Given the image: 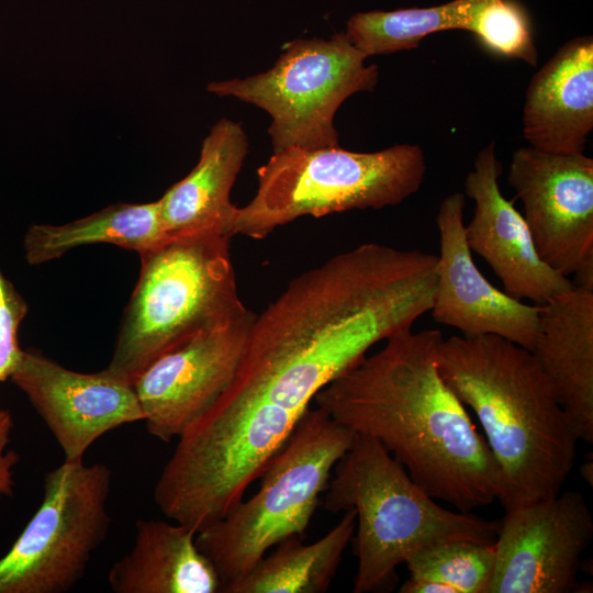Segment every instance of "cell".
Instances as JSON below:
<instances>
[{
  "label": "cell",
  "mask_w": 593,
  "mask_h": 593,
  "mask_svg": "<svg viewBox=\"0 0 593 593\" xmlns=\"http://www.w3.org/2000/svg\"><path fill=\"white\" fill-rule=\"evenodd\" d=\"M443 338L438 329L401 331L313 402L353 433L378 440L433 499L471 512L499 499L502 477L484 436L439 372Z\"/></svg>",
  "instance_id": "cell-1"
},
{
  "label": "cell",
  "mask_w": 593,
  "mask_h": 593,
  "mask_svg": "<svg viewBox=\"0 0 593 593\" xmlns=\"http://www.w3.org/2000/svg\"><path fill=\"white\" fill-rule=\"evenodd\" d=\"M437 363L482 426L505 512L558 494L579 439L533 353L494 335H454L440 342Z\"/></svg>",
  "instance_id": "cell-2"
},
{
  "label": "cell",
  "mask_w": 593,
  "mask_h": 593,
  "mask_svg": "<svg viewBox=\"0 0 593 593\" xmlns=\"http://www.w3.org/2000/svg\"><path fill=\"white\" fill-rule=\"evenodd\" d=\"M324 497L331 513H356L354 593L376 592L418 550L452 540L493 544L499 523L440 506L376 439L355 434Z\"/></svg>",
  "instance_id": "cell-3"
},
{
  "label": "cell",
  "mask_w": 593,
  "mask_h": 593,
  "mask_svg": "<svg viewBox=\"0 0 593 593\" xmlns=\"http://www.w3.org/2000/svg\"><path fill=\"white\" fill-rule=\"evenodd\" d=\"M227 236L167 237L141 254V272L105 368L131 383L192 336L245 316Z\"/></svg>",
  "instance_id": "cell-4"
},
{
  "label": "cell",
  "mask_w": 593,
  "mask_h": 593,
  "mask_svg": "<svg viewBox=\"0 0 593 593\" xmlns=\"http://www.w3.org/2000/svg\"><path fill=\"white\" fill-rule=\"evenodd\" d=\"M425 171L423 149L413 144L373 153L290 147L258 168L257 192L237 208L231 235L261 239L304 215L398 205L419 190Z\"/></svg>",
  "instance_id": "cell-5"
},
{
  "label": "cell",
  "mask_w": 593,
  "mask_h": 593,
  "mask_svg": "<svg viewBox=\"0 0 593 593\" xmlns=\"http://www.w3.org/2000/svg\"><path fill=\"white\" fill-rule=\"evenodd\" d=\"M354 437L325 411L310 407L259 477L258 491L197 533L195 544L214 566L221 591L280 541L303 538L334 467Z\"/></svg>",
  "instance_id": "cell-6"
},
{
  "label": "cell",
  "mask_w": 593,
  "mask_h": 593,
  "mask_svg": "<svg viewBox=\"0 0 593 593\" xmlns=\"http://www.w3.org/2000/svg\"><path fill=\"white\" fill-rule=\"evenodd\" d=\"M345 32L331 38H298L267 71L247 78L208 83V91L235 97L265 110L273 153L290 147L339 146L334 125L343 102L357 92L374 90L379 69L366 65Z\"/></svg>",
  "instance_id": "cell-7"
},
{
  "label": "cell",
  "mask_w": 593,
  "mask_h": 593,
  "mask_svg": "<svg viewBox=\"0 0 593 593\" xmlns=\"http://www.w3.org/2000/svg\"><path fill=\"white\" fill-rule=\"evenodd\" d=\"M112 471L64 460L45 474L42 503L0 558V593H65L85 575L110 529Z\"/></svg>",
  "instance_id": "cell-8"
},
{
  "label": "cell",
  "mask_w": 593,
  "mask_h": 593,
  "mask_svg": "<svg viewBox=\"0 0 593 593\" xmlns=\"http://www.w3.org/2000/svg\"><path fill=\"white\" fill-rule=\"evenodd\" d=\"M507 183L544 262L593 286V159L583 153L516 149Z\"/></svg>",
  "instance_id": "cell-9"
},
{
  "label": "cell",
  "mask_w": 593,
  "mask_h": 593,
  "mask_svg": "<svg viewBox=\"0 0 593 593\" xmlns=\"http://www.w3.org/2000/svg\"><path fill=\"white\" fill-rule=\"evenodd\" d=\"M592 537V513L578 491L506 511L488 593L578 592L581 557Z\"/></svg>",
  "instance_id": "cell-10"
},
{
  "label": "cell",
  "mask_w": 593,
  "mask_h": 593,
  "mask_svg": "<svg viewBox=\"0 0 593 593\" xmlns=\"http://www.w3.org/2000/svg\"><path fill=\"white\" fill-rule=\"evenodd\" d=\"M256 314L201 332L166 351L133 381L147 432L178 438L232 384Z\"/></svg>",
  "instance_id": "cell-11"
},
{
  "label": "cell",
  "mask_w": 593,
  "mask_h": 593,
  "mask_svg": "<svg viewBox=\"0 0 593 593\" xmlns=\"http://www.w3.org/2000/svg\"><path fill=\"white\" fill-rule=\"evenodd\" d=\"M10 379L47 425L66 460L83 459L103 434L144 421L133 383L107 369L77 372L23 350Z\"/></svg>",
  "instance_id": "cell-12"
},
{
  "label": "cell",
  "mask_w": 593,
  "mask_h": 593,
  "mask_svg": "<svg viewBox=\"0 0 593 593\" xmlns=\"http://www.w3.org/2000/svg\"><path fill=\"white\" fill-rule=\"evenodd\" d=\"M465 205V194L454 192L438 206L437 282L429 312L438 324L461 335H494L532 350L539 305L508 295L482 275L466 239Z\"/></svg>",
  "instance_id": "cell-13"
},
{
  "label": "cell",
  "mask_w": 593,
  "mask_h": 593,
  "mask_svg": "<svg viewBox=\"0 0 593 593\" xmlns=\"http://www.w3.org/2000/svg\"><path fill=\"white\" fill-rule=\"evenodd\" d=\"M502 164L495 143L482 148L465 179V197L474 202L473 214L465 224L469 248L492 268L504 292L540 305L570 289L573 281L539 257L528 226L499 186Z\"/></svg>",
  "instance_id": "cell-14"
},
{
  "label": "cell",
  "mask_w": 593,
  "mask_h": 593,
  "mask_svg": "<svg viewBox=\"0 0 593 593\" xmlns=\"http://www.w3.org/2000/svg\"><path fill=\"white\" fill-rule=\"evenodd\" d=\"M579 440L593 443V286H573L539 305L530 350Z\"/></svg>",
  "instance_id": "cell-15"
},
{
  "label": "cell",
  "mask_w": 593,
  "mask_h": 593,
  "mask_svg": "<svg viewBox=\"0 0 593 593\" xmlns=\"http://www.w3.org/2000/svg\"><path fill=\"white\" fill-rule=\"evenodd\" d=\"M593 130V40L561 46L526 89L523 134L529 146L561 154L583 153Z\"/></svg>",
  "instance_id": "cell-16"
},
{
  "label": "cell",
  "mask_w": 593,
  "mask_h": 593,
  "mask_svg": "<svg viewBox=\"0 0 593 593\" xmlns=\"http://www.w3.org/2000/svg\"><path fill=\"white\" fill-rule=\"evenodd\" d=\"M248 153V138L240 123L217 121L203 139L194 168L159 199L167 237L220 233L232 237L237 206L231 190Z\"/></svg>",
  "instance_id": "cell-17"
},
{
  "label": "cell",
  "mask_w": 593,
  "mask_h": 593,
  "mask_svg": "<svg viewBox=\"0 0 593 593\" xmlns=\"http://www.w3.org/2000/svg\"><path fill=\"white\" fill-rule=\"evenodd\" d=\"M197 533L179 523L138 519L133 546L108 572L115 593H217L221 582L199 550Z\"/></svg>",
  "instance_id": "cell-18"
},
{
  "label": "cell",
  "mask_w": 593,
  "mask_h": 593,
  "mask_svg": "<svg viewBox=\"0 0 593 593\" xmlns=\"http://www.w3.org/2000/svg\"><path fill=\"white\" fill-rule=\"evenodd\" d=\"M167 238L159 199L148 203H115L91 215L63 224H33L23 239L25 259L42 265L70 249L110 244L139 255Z\"/></svg>",
  "instance_id": "cell-19"
},
{
  "label": "cell",
  "mask_w": 593,
  "mask_h": 593,
  "mask_svg": "<svg viewBox=\"0 0 593 593\" xmlns=\"http://www.w3.org/2000/svg\"><path fill=\"white\" fill-rule=\"evenodd\" d=\"M355 528L356 513L348 510L327 534L314 542L304 544L302 537H289L221 592L324 593L336 575Z\"/></svg>",
  "instance_id": "cell-20"
},
{
  "label": "cell",
  "mask_w": 593,
  "mask_h": 593,
  "mask_svg": "<svg viewBox=\"0 0 593 593\" xmlns=\"http://www.w3.org/2000/svg\"><path fill=\"white\" fill-rule=\"evenodd\" d=\"M495 562L494 542L452 539L423 548L406 561L401 593H488Z\"/></svg>",
  "instance_id": "cell-21"
},
{
  "label": "cell",
  "mask_w": 593,
  "mask_h": 593,
  "mask_svg": "<svg viewBox=\"0 0 593 593\" xmlns=\"http://www.w3.org/2000/svg\"><path fill=\"white\" fill-rule=\"evenodd\" d=\"M468 0L432 8L369 11L354 14L346 35L366 57L416 48L427 35L463 30Z\"/></svg>",
  "instance_id": "cell-22"
},
{
  "label": "cell",
  "mask_w": 593,
  "mask_h": 593,
  "mask_svg": "<svg viewBox=\"0 0 593 593\" xmlns=\"http://www.w3.org/2000/svg\"><path fill=\"white\" fill-rule=\"evenodd\" d=\"M463 30L496 54L537 65L526 13L511 0H468Z\"/></svg>",
  "instance_id": "cell-23"
},
{
  "label": "cell",
  "mask_w": 593,
  "mask_h": 593,
  "mask_svg": "<svg viewBox=\"0 0 593 593\" xmlns=\"http://www.w3.org/2000/svg\"><path fill=\"white\" fill-rule=\"evenodd\" d=\"M27 313V304L0 270V382L11 377L23 350L18 329Z\"/></svg>",
  "instance_id": "cell-24"
},
{
  "label": "cell",
  "mask_w": 593,
  "mask_h": 593,
  "mask_svg": "<svg viewBox=\"0 0 593 593\" xmlns=\"http://www.w3.org/2000/svg\"><path fill=\"white\" fill-rule=\"evenodd\" d=\"M13 417L9 410L0 407V495L12 497L15 480L13 468L20 461V455L7 449L13 429Z\"/></svg>",
  "instance_id": "cell-25"
},
{
  "label": "cell",
  "mask_w": 593,
  "mask_h": 593,
  "mask_svg": "<svg viewBox=\"0 0 593 593\" xmlns=\"http://www.w3.org/2000/svg\"><path fill=\"white\" fill-rule=\"evenodd\" d=\"M580 474L588 482V484L592 485V483H593V462L592 461L584 462L580 468Z\"/></svg>",
  "instance_id": "cell-26"
}]
</instances>
